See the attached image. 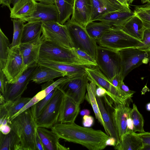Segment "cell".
Masks as SVG:
<instances>
[{"label": "cell", "instance_id": "cell-1", "mask_svg": "<svg viewBox=\"0 0 150 150\" xmlns=\"http://www.w3.org/2000/svg\"><path fill=\"white\" fill-rule=\"evenodd\" d=\"M51 129L59 138L81 144L89 150L104 149L107 146L106 142L110 137L101 130L82 127L74 122H58Z\"/></svg>", "mask_w": 150, "mask_h": 150}, {"label": "cell", "instance_id": "cell-2", "mask_svg": "<svg viewBox=\"0 0 150 150\" xmlns=\"http://www.w3.org/2000/svg\"><path fill=\"white\" fill-rule=\"evenodd\" d=\"M8 125L20 139L21 150H37L38 126L30 108L17 116Z\"/></svg>", "mask_w": 150, "mask_h": 150}, {"label": "cell", "instance_id": "cell-3", "mask_svg": "<svg viewBox=\"0 0 150 150\" xmlns=\"http://www.w3.org/2000/svg\"><path fill=\"white\" fill-rule=\"evenodd\" d=\"M39 59L93 66L78 56L72 48L65 47L45 39L40 47Z\"/></svg>", "mask_w": 150, "mask_h": 150}, {"label": "cell", "instance_id": "cell-4", "mask_svg": "<svg viewBox=\"0 0 150 150\" xmlns=\"http://www.w3.org/2000/svg\"><path fill=\"white\" fill-rule=\"evenodd\" d=\"M64 24L67 28L73 48L86 52L96 59L97 42L90 36L85 27L70 20Z\"/></svg>", "mask_w": 150, "mask_h": 150}, {"label": "cell", "instance_id": "cell-5", "mask_svg": "<svg viewBox=\"0 0 150 150\" xmlns=\"http://www.w3.org/2000/svg\"><path fill=\"white\" fill-rule=\"evenodd\" d=\"M86 72L89 81L93 82L96 86L105 88L109 93L108 96L115 103L125 104L132 96L113 86L97 66L87 67Z\"/></svg>", "mask_w": 150, "mask_h": 150}, {"label": "cell", "instance_id": "cell-6", "mask_svg": "<svg viewBox=\"0 0 150 150\" xmlns=\"http://www.w3.org/2000/svg\"><path fill=\"white\" fill-rule=\"evenodd\" d=\"M141 42L129 35L121 29L112 28L97 41L99 46L114 51L136 47Z\"/></svg>", "mask_w": 150, "mask_h": 150}, {"label": "cell", "instance_id": "cell-7", "mask_svg": "<svg viewBox=\"0 0 150 150\" xmlns=\"http://www.w3.org/2000/svg\"><path fill=\"white\" fill-rule=\"evenodd\" d=\"M96 60L97 66L109 81L120 73L121 58L119 51L98 46Z\"/></svg>", "mask_w": 150, "mask_h": 150}, {"label": "cell", "instance_id": "cell-8", "mask_svg": "<svg viewBox=\"0 0 150 150\" xmlns=\"http://www.w3.org/2000/svg\"><path fill=\"white\" fill-rule=\"evenodd\" d=\"M64 96V93L57 87L52 97L36 119L38 127L51 129L57 123Z\"/></svg>", "mask_w": 150, "mask_h": 150}, {"label": "cell", "instance_id": "cell-9", "mask_svg": "<svg viewBox=\"0 0 150 150\" xmlns=\"http://www.w3.org/2000/svg\"><path fill=\"white\" fill-rule=\"evenodd\" d=\"M119 52L121 58L120 73L123 80L132 70L150 61V52L142 51L136 47L124 49Z\"/></svg>", "mask_w": 150, "mask_h": 150}, {"label": "cell", "instance_id": "cell-10", "mask_svg": "<svg viewBox=\"0 0 150 150\" xmlns=\"http://www.w3.org/2000/svg\"><path fill=\"white\" fill-rule=\"evenodd\" d=\"M42 35L44 39L65 47L71 49L73 45L65 24L58 22H42Z\"/></svg>", "mask_w": 150, "mask_h": 150}, {"label": "cell", "instance_id": "cell-11", "mask_svg": "<svg viewBox=\"0 0 150 150\" xmlns=\"http://www.w3.org/2000/svg\"><path fill=\"white\" fill-rule=\"evenodd\" d=\"M28 67L24 64L19 45L8 49L7 58L2 70L8 83L17 81Z\"/></svg>", "mask_w": 150, "mask_h": 150}, {"label": "cell", "instance_id": "cell-12", "mask_svg": "<svg viewBox=\"0 0 150 150\" xmlns=\"http://www.w3.org/2000/svg\"><path fill=\"white\" fill-rule=\"evenodd\" d=\"M89 81L86 73L82 75L68 79L57 87L64 93L79 104L85 99L87 85Z\"/></svg>", "mask_w": 150, "mask_h": 150}, {"label": "cell", "instance_id": "cell-13", "mask_svg": "<svg viewBox=\"0 0 150 150\" xmlns=\"http://www.w3.org/2000/svg\"><path fill=\"white\" fill-rule=\"evenodd\" d=\"M106 104L110 112L115 127L118 134L120 140L122 137L129 131L127 125V119L130 116L132 110L127 102L125 104L115 103L113 107L112 102L109 101L107 97L104 98Z\"/></svg>", "mask_w": 150, "mask_h": 150}, {"label": "cell", "instance_id": "cell-14", "mask_svg": "<svg viewBox=\"0 0 150 150\" xmlns=\"http://www.w3.org/2000/svg\"><path fill=\"white\" fill-rule=\"evenodd\" d=\"M37 65L28 67L18 80L13 83H7L6 90L3 95L6 102L14 101L21 97L26 89L33 74L38 66Z\"/></svg>", "mask_w": 150, "mask_h": 150}, {"label": "cell", "instance_id": "cell-15", "mask_svg": "<svg viewBox=\"0 0 150 150\" xmlns=\"http://www.w3.org/2000/svg\"><path fill=\"white\" fill-rule=\"evenodd\" d=\"M44 39L40 35L34 40L19 45L25 65L28 67L38 64L40 50Z\"/></svg>", "mask_w": 150, "mask_h": 150}, {"label": "cell", "instance_id": "cell-16", "mask_svg": "<svg viewBox=\"0 0 150 150\" xmlns=\"http://www.w3.org/2000/svg\"><path fill=\"white\" fill-rule=\"evenodd\" d=\"M92 14L90 22L95 21L100 16L117 11H131L117 0H91Z\"/></svg>", "mask_w": 150, "mask_h": 150}, {"label": "cell", "instance_id": "cell-17", "mask_svg": "<svg viewBox=\"0 0 150 150\" xmlns=\"http://www.w3.org/2000/svg\"><path fill=\"white\" fill-rule=\"evenodd\" d=\"M25 22L35 21L58 22V13L54 4L37 3L36 11L30 16L22 20Z\"/></svg>", "mask_w": 150, "mask_h": 150}, {"label": "cell", "instance_id": "cell-18", "mask_svg": "<svg viewBox=\"0 0 150 150\" xmlns=\"http://www.w3.org/2000/svg\"><path fill=\"white\" fill-rule=\"evenodd\" d=\"M91 14V0H74L72 17L70 20L85 27L90 21Z\"/></svg>", "mask_w": 150, "mask_h": 150}, {"label": "cell", "instance_id": "cell-19", "mask_svg": "<svg viewBox=\"0 0 150 150\" xmlns=\"http://www.w3.org/2000/svg\"><path fill=\"white\" fill-rule=\"evenodd\" d=\"M80 105L72 98L64 95L58 122L61 123L74 122L79 112Z\"/></svg>", "mask_w": 150, "mask_h": 150}, {"label": "cell", "instance_id": "cell-20", "mask_svg": "<svg viewBox=\"0 0 150 150\" xmlns=\"http://www.w3.org/2000/svg\"><path fill=\"white\" fill-rule=\"evenodd\" d=\"M135 15L134 11L132 10L117 11L103 14L95 21L102 22L113 27L120 28L128 20Z\"/></svg>", "mask_w": 150, "mask_h": 150}, {"label": "cell", "instance_id": "cell-21", "mask_svg": "<svg viewBox=\"0 0 150 150\" xmlns=\"http://www.w3.org/2000/svg\"><path fill=\"white\" fill-rule=\"evenodd\" d=\"M37 132L42 144L44 150H68L69 149L61 145L59 138L52 131L46 128L38 127Z\"/></svg>", "mask_w": 150, "mask_h": 150}, {"label": "cell", "instance_id": "cell-22", "mask_svg": "<svg viewBox=\"0 0 150 150\" xmlns=\"http://www.w3.org/2000/svg\"><path fill=\"white\" fill-rule=\"evenodd\" d=\"M37 3L35 0H20L10 10V18L23 20L30 16L36 11Z\"/></svg>", "mask_w": 150, "mask_h": 150}, {"label": "cell", "instance_id": "cell-23", "mask_svg": "<svg viewBox=\"0 0 150 150\" xmlns=\"http://www.w3.org/2000/svg\"><path fill=\"white\" fill-rule=\"evenodd\" d=\"M38 64L39 65L47 67L58 71L66 73L67 76L77 74L86 72V69L91 66L81 65L57 62L47 60L39 59Z\"/></svg>", "mask_w": 150, "mask_h": 150}, {"label": "cell", "instance_id": "cell-24", "mask_svg": "<svg viewBox=\"0 0 150 150\" xmlns=\"http://www.w3.org/2000/svg\"><path fill=\"white\" fill-rule=\"evenodd\" d=\"M65 76L67 75L64 73L47 67L38 65L33 74L31 80L40 84L53 80L57 77Z\"/></svg>", "mask_w": 150, "mask_h": 150}, {"label": "cell", "instance_id": "cell-25", "mask_svg": "<svg viewBox=\"0 0 150 150\" xmlns=\"http://www.w3.org/2000/svg\"><path fill=\"white\" fill-rule=\"evenodd\" d=\"M144 147L141 138L137 133L131 131L124 135L120 143L114 148L118 150H143Z\"/></svg>", "mask_w": 150, "mask_h": 150}, {"label": "cell", "instance_id": "cell-26", "mask_svg": "<svg viewBox=\"0 0 150 150\" xmlns=\"http://www.w3.org/2000/svg\"><path fill=\"white\" fill-rule=\"evenodd\" d=\"M120 29L142 42L146 28L141 20L136 15L128 20Z\"/></svg>", "mask_w": 150, "mask_h": 150}, {"label": "cell", "instance_id": "cell-27", "mask_svg": "<svg viewBox=\"0 0 150 150\" xmlns=\"http://www.w3.org/2000/svg\"><path fill=\"white\" fill-rule=\"evenodd\" d=\"M96 85L93 82L89 81L87 85V92L85 99L91 105L95 115L96 118L103 127L106 134L108 132L105 124L102 119L96 99Z\"/></svg>", "mask_w": 150, "mask_h": 150}, {"label": "cell", "instance_id": "cell-28", "mask_svg": "<svg viewBox=\"0 0 150 150\" xmlns=\"http://www.w3.org/2000/svg\"><path fill=\"white\" fill-rule=\"evenodd\" d=\"M96 99L102 119L108 130L109 135L115 138L117 146L120 143V139L114 125L109 111L108 108L104 105L101 98L98 97L96 95Z\"/></svg>", "mask_w": 150, "mask_h": 150}, {"label": "cell", "instance_id": "cell-29", "mask_svg": "<svg viewBox=\"0 0 150 150\" xmlns=\"http://www.w3.org/2000/svg\"><path fill=\"white\" fill-rule=\"evenodd\" d=\"M42 25L41 21L28 22L24 24L21 43L31 41L40 35L42 33Z\"/></svg>", "mask_w": 150, "mask_h": 150}, {"label": "cell", "instance_id": "cell-30", "mask_svg": "<svg viewBox=\"0 0 150 150\" xmlns=\"http://www.w3.org/2000/svg\"><path fill=\"white\" fill-rule=\"evenodd\" d=\"M74 0H55L54 4L57 9L58 23L64 25L69 20L72 15Z\"/></svg>", "mask_w": 150, "mask_h": 150}, {"label": "cell", "instance_id": "cell-31", "mask_svg": "<svg viewBox=\"0 0 150 150\" xmlns=\"http://www.w3.org/2000/svg\"><path fill=\"white\" fill-rule=\"evenodd\" d=\"M0 150H21L20 139L12 129L7 134H4L0 132Z\"/></svg>", "mask_w": 150, "mask_h": 150}, {"label": "cell", "instance_id": "cell-32", "mask_svg": "<svg viewBox=\"0 0 150 150\" xmlns=\"http://www.w3.org/2000/svg\"><path fill=\"white\" fill-rule=\"evenodd\" d=\"M91 21L88 23L86 29L90 36L97 41L107 31L113 28L102 22Z\"/></svg>", "mask_w": 150, "mask_h": 150}, {"label": "cell", "instance_id": "cell-33", "mask_svg": "<svg viewBox=\"0 0 150 150\" xmlns=\"http://www.w3.org/2000/svg\"><path fill=\"white\" fill-rule=\"evenodd\" d=\"M13 24V34L12 42L10 47L18 46L21 43L24 23L23 20L19 19H12Z\"/></svg>", "mask_w": 150, "mask_h": 150}, {"label": "cell", "instance_id": "cell-34", "mask_svg": "<svg viewBox=\"0 0 150 150\" xmlns=\"http://www.w3.org/2000/svg\"><path fill=\"white\" fill-rule=\"evenodd\" d=\"M10 44L7 37L0 29V69L4 67L8 54Z\"/></svg>", "mask_w": 150, "mask_h": 150}, {"label": "cell", "instance_id": "cell-35", "mask_svg": "<svg viewBox=\"0 0 150 150\" xmlns=\"http://www.w3.org/2000/svg\"><path fill=\"white\" fill-rule=\"evenodd\" d=\"M130 117L132 119L134 126L133 132L139 133L145 132L144 128V120L142 115L138 110L134 103L133 104L132 108L130 112Z\"/></svg>", "mask_w": 150, "mask_h": 150}, {"label": "cell", "instance_id": "cell-36", "mask_svg": "<svg viewBox=\"0 0 150 150\" xmlns=\"http://www.w3.org/2000/svg\"><path fill=\"white\" fill-rule=\"evenodd\" d=\"M56 87L49 93L43 99L40 100L30 108L34 118L36 119L49 102L54 94Z\"/></svg>", "mask_w": 150, "mask_h": 150}, {"label": "cell", "instance_id": "cell-37", "mask_svg": "<svg viewBox=\"0 0 150 150\" xmlns=\"http://www.w3.org/2000/svg\"><path fill=\"white\" fill-rule=\"evenodd\" d=\"M32 98L21 97L13 102L9 111L8 123L10 119L23 108Z\"/></svg>", "mask_w": 150, "mask_h": 150}, {"label": "cell", "instance_id": "cell-38", "mask_svg": "<svg viewBox=\"0 0 150 150\" xmlns=\"http://www.w3.org/2000/svg\"><path fill=\"white\" fill-rule=\"evenodd\" d=\"M46 96L44 90L41 91L38 93L35 96L32 98L31 100L22 108L18 112L13 116L9 120L8 123L20 113L24 112L28 108H30L32 106L35 104L38 101L44 98Z\"/></svg>", "mask_w": 150, "mask_h": 150}, {"label": "cell", "instance_id": "cell-39", "mask_svg": "<svg viewBox=\"0 0 150 150\" xmlns=\"http://www.w3.org/2000/svg\"><path fill=\"white\" fill-rule=\"evenodd\" d=\"M136 47L142 51L150 52V29H146L142 42H140Z\"/></svg>", "mask_w": 150, "mask_h": 150}, {"label": "cell", "instance_id": "cell-40", "mask_svg": "<svg viewBox=\"0 0 150 150\" xmlns=\"http://www.w3.org/2000/svg\"><path fill=\"white\" fill-rule=\"evenodd\" d=\"M134 12L141 20L144 27L150 29V14L142 10H134Z\"/></svg>", "mask_w": 150, "mask_h": 150}, {"label": "cell", "instance_id": "cell-41", "mask_svg": "<svg viewBox=\"0 0 150 150\" xmlns=\"http://www.w3.org/2000/svg\"><path fill=\"white\" fill-rule=\"evenodd\" d=\"M78 56L90 63L93 66H97L96 59L86 52L74 48H72Z\"/></svg>", "mask_w": 150, "mask_h": 150}, {"label": "cell", "instance_id": "cell-42", "mask_svg": "<svg viewBox=\"0 0 150 150\" xmlns=\"http://www.w3.org/2000/svg\"><path fill=\"white\" fill-rule=\"evenodd\" d=\"M8 81L2 69H0V94L3 95L5 93Z\"/></svg>", "mask_w": 150, "mask_h": 150}, {"label": "cell", "instance_id": "cell-43", "mask_svg": "<svg viewBox=\"0 0 150 150\" xmlns=\"http://www.w3.org/2000/svg\"><path fill=\"white\" fill-rule=\"evenodd\" d=\"M109 81L113 86L118 89H120L121 85L123 80L120 73H119L115 75Z\"/></svg>", "mask_w": 150, "mask_h": 150}, {"label": "cell", "instance_id": "cell-44", "mask_svg": "<svg viewBox=\"0 0 150 150\" xmlns=\"http://www.w3.org/2000/svg\"><path fill=\"white\" fill-rule=\"evenodd\" d=\"M137 134L142 139L144 146H150V132H145Z\"/></svg>", "mask_w": 150, "mask_h": 150}, {"label": "cell", "instance_id": "cell-45", "mask_svg": "<svg viewBox=\"0 0 150 150\" xmlns=\"http://www.w3.org/2000/svg\"><path fill=\"white\" fill-rule=\"evenodd\" d=\"M94 119L93 117L89 115H85L83 118L82 124L84 127H89L93 124Z\"/></svg>", "mask_w": 150, "mask_h": 150}, {"label": "cell", "instance_id": "cell-46", "mask_svg": "<svg viewBox=\"0 0 150 150\" xmlns=\"http://www.w3.org/2000/svg\"><path fill=\"white\" fill-rule=\"evenodd\" d=\"M97 86L96 89V93L97 96L102 98L107 95L109 96L108 92L105 88L101 86Z\"/></svg>", "mask_w": 150, "mask_h": 150}, {"label": "cell", "instance_id": "cell-47", "mask_svg": "<svg viewBox=\"0 0 150 150\" xmlns=\"http://www.w3.org/2000/svg\"><path fill=\"white\" fill-rule=\"evenodd\" d=\"M120 89L126 93L131 96L135 93V91L130 90L128 87L122 81L120 86Z\"/></svg>", "mask_w": 150, "mask_h": 150}, {"label": "cell", "instance_id": "cell-48", "mask_svg": "<svg viewBox=\"0 0 150 150\" xmlns=\"http://www.w3.org/2000/svg\"><path fill=\"white\" fill-rule=\"evenodd\" d=\"M11 128L8 125L0 126V132L4 134H7L9 133L11 130Z\"/></svg>", "mask_w": 150, "mask_h": 150}, {"label": "cell", "instance_id": "cell-49", "mask_svg": "<svg viewBox=\"0 0 150 150\" xmlns=\"http://www.w3.org/2000/svg\"><path fill=\"white\" fill-rule=\"evenodd\" d=\"M106 145L107 146H111L114 147L117 145V141L113 137L110 136L106 142Z\"/></svg>", "mask_w": 150, "mask_h": 150}, {"label": "cell", "instance_id": "cell-50", "mask_svg": "<svg viewBox=\"0 0 150 150\" xmlns=\"http://www.w3.org/2000/svg\"><path fill=\"white\" fill-rule=\"evenodd\" d=\"M36 141L37 150H44V149L42 142L37 133V132L36 136Z\"/></svg>", "mask_w": 150, "mask_h": 150}, {"label": "cell", "instance_id": "cell-51", "mask_svg": "<svg viewBox=\"0 0 150 150\" xmlns=\"http://www.w3.org/2000/svg\"><path fill=\"white\" fill-rule=\"evenodd\" d=\"M134 6V10H142L150 14V6H145L143 5Z\"/></svg>", "mask_w": 150, "mask_h": 150}, {"label": "cell", "instance_id": "cell-52", "mask_svg": "<svg viewBox=\"0 0 150 150\" xmlns=\"http://www.w3.org/2000/svg\"><path fill=\"white\" fill-rule=\"evenodd\" d=\"M127 125L128 129L129 132H133L134 126L133 121L130 117L128 118L127 121Z\"/></svg>", "mask_w": 150, "mask_h": 150}, {"label": "cell", "instance_id": "cell-53", "mask_svg": "<svg viewBox=\"0 0 150 150\" xmlns=\"http://www.w3.org/2000/svg\"><path fill=\"white\" fill-rule=\"evenodd\" d=\"M0 4L2 5V7L7 6L9 10L11 8L10 6L11 0H0Z\"/></svg>", "mask_w": 150, "mask_h": 150}, {"label": "cell", "instance_id": "cell-54", "mask_svg": "<svg viewBox=\"0 0 150 150\" xmlns=\"http://www.w3.org/2000/svg\"><path fill=\"white\" fill-rule=\"evenodd\" d=\"M36 1H38L40 2L46 4H54L55 3V0H35Z\"/></svg>", "mask_w": 150, "mask_h": 150}, {"label": "cell", "instance_id": "cell-55", "mask_svg": "<svg viewBox=\"0 0 150 150\" xmlns=\"http://www.w3.org/2000/svg\"><path fill=\"white\" fill-rule=\"evenodd\" d=\"M90 113V111L88 110L84 109L81 111L80 114L81 115L84 116L85 115H89Z\"/></svg>", "mask_w": 150, "mask_h": 150}, {"label": "cell", "instance_id": "cell-56", "mask_svg": "<svg viewBox=\"0 0 150 150\" xmlns=\"http://www.w3.org/2000/svg\"><path fill=\"white\" fill-rule=\"evenodd\" d=\"M122 5L129 8V4L125 0H117Z\"/></svg>", "mask_w": 150, "mask_h": 150}, {"label": "cell", "instance_id": "cell-57", "mask_svg": "<svg viewBox=\"0 0 150 150\" xmlns=\"http://www.w3.org/2000/svg\"><path fill=\"white\" fill-rule=\"evenodd\" d=\"M146 110L149 111H150V102L147 103L146 105Z\"/></svg>", "mask_w": 150, "mask_h": 150}, {"label": "cell", "instance_id": "cell-58", "mask_svg": "<svg viewBox=\"0 0 150 150\" xmlns=\"http://www.w3.org/2000/svg\"><path fill=\"white\" fill-rule=\"evenodd\" d=\"M20 0H11V4L14 6L18 1Z\"/></svg>", "mask_w": 150, "mask_h": 150}, {"label": "cell", "instance_id": "cell-59", "mask_svg": "<svg viewBox=\"0 0 150 150\" xmlns=\"http://www.w3.org/2000/svg\"><path fill=\"white\" fill-rule=\"evenodd\" d=\"M143 150H150V146H144Z\"/></svg>", "mask_w": 150, "mask_h": 150}, {"label": "cell", "instance_id": "cell-60", "mask_svg": "<svg viewBox=\"0 0 150 150\" xmlns=\"http://www.w3.org/2000/svg\"><path fill=\"white\" fill-rule=\"evenodd\" d=\"M126 0L129 4H132L134 0Z\"/></svg>", "mask_w": 150, "mask_h": 150}, {"label": "cell", "instance_id": "cell-61", "mask_svg": "<svg viewBox=\"0 0 150 150\" xmlns=\"http://www.w3.org/2000/svg\"><path fill=\"white\" fill-rule=\"evenodd\" d=\"M143 5L145 6H150V3H147V4Z\"/></svg>", "mask_w": 150, "mask_h": 150}, {"label": "cell", "instance_id": "cell-62", "mask_svg": "<svg viewBox=\"0 0 150 150\" xmlns=\"http://www.w3.org/2000/svg\"><path fill=\"white\" fill-rule=\"evenodd\" d=\"M142 3L144 4L147 2V0H141Z\"/></svg>", "mask_w": 150, "mask_h": 150}, {"label": "cell", "instance_id": "cell-63", "mask_svg": "<svg viewBox=\"0 0 150 150\" xmlns=\"http://www.w3.org/2000/svg\"><path fill=\"white\" fill-rule=\"evenodd\" d=\"M147 2L150 3V0H147Z\"/></svg>", "mask_w": 150, "mask_h": 150}, {"label": "cell", "instance_id": "cell-64", "mask_svg": "<svg viewBox=\"0 0 150 150\" xmlns=\"http://www.w3.org/2000/svg\"><path fill=\"white\" fill-rule=\"evenodd\" d=\"M149 65H150V64H149Z\"/></svg>", "mask_w": 150, "mask_h": 150}]
</instances>
